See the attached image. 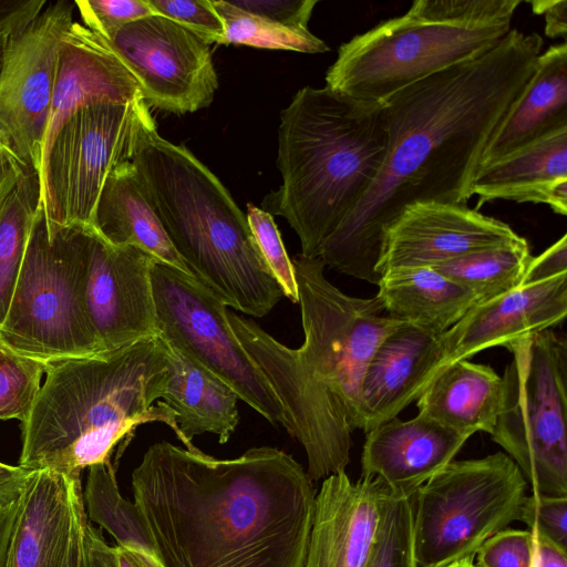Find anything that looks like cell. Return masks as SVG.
<instances>
[{"instance_id":"obj_44","label":"cell","mask_w":567,"mask_h":567,"mask_svg":"<svg viewBox=\"0 0 567 567\" xmlns=\"http://www.w3.org/2000/svg\"><path fill=\"white\" fill-rule=\"evenodd\" d=\"M535 14L545 17V34L548 38H563L567 35V0H537L530 1Z\"/></svg>"},{"instance_id":"obj_45","label":"cell","mask_w":567,"mask_h":567,"mask_svg":"<svg viewBox=\"0 0 567 567\" xmlns=\"http://www.w3.org/2000/svg\"><path fill=\"white\" fill-rule=\"evenodd\" d=\"M86 567H117L115 547L110 546L100 529L85 524Z\"/></svg>"},{"instance_id":"obj_21","label":"cell","mask_w":567,"mask_h":567,"mask_svg":"<svg viewBox=\"0 0 567 567\" xmlns=\"http://www.w3.org/2000/svg\"><path fill=\"white\" fill-rule=\"evenodd\" d=\"M365 434L361 476L379 478L389 493L406 497L454 461L471 437L420 414L393 417Z\"/></svg>"},{"instance_id":"obj_53","label":"cell","mask_w":567,"mask_h":567,"mask_svg":"<svg viewBox=\"0 0 567 567\" xmlns=\"http://www.w3.org/2000/svg\"><path fill=\"white\" fill-rule=\"evenodd\" d=\"M474 565H475L474 559L466 558V559H462L460 561L453 563L447 567H474Z\"/></svg>"},{"instance_id":"obj_26","label":"cell","mask_w":567,"mask_h":567,"mask_svg":"<svg viewBox=\"0 0 567 567\" xmlns=\"http://www.w3.org/2000/svg\"><path fill=\"white\" fill-rule=\"evenodd\" d=\"M503 380L489 365L467 359L441 367L416 400L419 414L462 434H491L501 409Z\"/></svg>"},{"instance_id":"obj_13","label":"cell","mask_w":567,"mask_h":567,"mask_svg":"<svg viewBox=\"0 0 567 567\" xmlns=\"http://www.w3.org/2000/svg\"><path fill=\"white\" fill-rule=\"evenodd\" d=\"M75 4L47 2L9 41L0 74V146L24 168L40 174L62 39Z\"/></svg>"},{"instance_id":"obj_17","label":"cell","mask_w":567,"mask_h":567,"mask_svg":"<svg viewBox=\"0 0 567 567\" xmlns=\"http://www.w3.org/2000/svg\"><path fill=\"white\" fill-rule=\"evenodd\" d=\"M383 483L331 474L316 495L305 567H367L381 520Z\"/></svg>"},{"instance_id":"obj_9","label":"cell","mask_w":567,"mask_h":567,"mask_svg":"<svg viewBox=\"0 0 567 567\" xmlns=\"http://www.w3.org/2000/svg\"><path fill=\"white\" fill-rule=\"evenodd\" d=\"M501 409L492 440L534 494L567 496V341L551 329L506 348Z\"/></svg>"},{"instance_id":"obj_4","label":"cell","mask_w":567,"mask_h":567,"mask_svg":"<svg viewBox=\"0 0 567 567\" xmlns=\"http://www.w3.org/2000/svg\"><path fill=\"white\" fill-rule=\"evenodd\" d=\"M44 383L21 423L19 465L66 475L110 460L137 425L174 414L159 401L168 378L156 336L87 357L49 362Z\"/></svg>"},{"instance_id":"obj_51","label":"cell","mask_w":567,"mask_h":567,"mask_svg":"<svg viewBox=\"0 0 567 567\" xmlns=\"http://www.w3.org/2000/svg\"><path fill=\"white\" fill-rule=\"evenodd\" d=\"M135 553V551H134ZM144 567H162L156 557H151L141 553H135Z\"/></svg>"},{"instance_id":"obj_40","label":"cell","mask_w":567,"mask_h":567,"mask_svg":"<svg viewBox=\"0 0 567 567\" xmlns=\"http://www.w3.org/2000/svg\"><path fill=\"white\" fill-rule=\"evenodd\" d=\"M235 7L275 22L308 28L317 0H229Z\"/></svg>"},{"instance_id":"obj_39","label":"cell","mask_w":567,"mask_h":567,"mask_svg":"<svg viewBox=\"0 0 567 567\" xmlns=\"http://www.w3.org/2000/svg\"><path fill=\"white\" fill-rule=\"evenodd\" d=\"M474 558L477 567H536L534 535L506 527L489 537Z\"/></svg>"},{"instance_id":"obj_30","label":"cell","mask_w":567,"mask_h":567,"mask_svg":"<svg viewBox=\"0 0 567 567\" xmlns=\"http://www.w3.org/2000/svg\"><path fill=\"white\" fill-rule=\"evenodd\" d=\"M532 258L527 240L520 237L514 243L464 255L432 268L471 290L481 303L523 286Z\"/></svg>"},{"instance_id":"obj_14","label":"cell","mask_w":567,"mask_h":567,"mask_svg":"<svg viewBox=\"0 0 567 567\" xmlns=\"http://www.w3.org/2000/svg\"><path fill=\"white\" fill-rule=\"evenodd\" d=\"M138 83L147 106L175 114L208 107L218 89L210 44L154 14L104 38Z\"/></svg>"},{"instance_id":"obj_36","label":"cell","mask_w":567,"mask_h":567,"mask_svg":"<svg viewBox=\"0 0 567 567\" xmlns=\"http://www.w3.org/2000/svg\"><path fill=\"white\" fill-rule=\"evenodd\" d=\"M82 24L105 38L127 23L157 14L147 0H78Z\"/></svg>"},{"instance_id":"obj_22","label":"cell","mask_w":567,"mask_h":567,"mask_svg":"<svg viewBox=\"0 0 567 567\" xmlns=\"http://www.w3.org/2000/svg\"><path fill=\"white\" fill-rule=\"evenodd\" d=\"M81 474L34 471L19 502L3 567H63L80 508Z\"/></svg>"},{"instance_id":"obj_33","label":"cell","mask_w":567,"mask_h":567,"mask_svg":"<svg viewBox=\"0 0 567 567\" xmlns=\"http://www.w3.org/2000/svg\"><path fill=\"white\" fill-rule=\"evenodd\" d=\"M367 567H417L412 496H395L385 487L378 536Z\"/></svg>"},{"instance_id":"obj_38","label":"cell","mask_w":567,"mask_h":567,"mask_svg":"<svg viewBox=\"0 0 567 567\" xmlns=\"http://www.w3.org/2000/svg\"><path fill=\"white\" fill-rule=\"evenodd\" d=\"M518 520L525 523L533 535L567 550V496L526 495Z\"/></svg>"},{"instance_id":"obj_49","label":"cell","mask_w":567,"mask_h":567,"mask_svg":"<svg viewBox=\"0 0 567 567\" xmlns=\"http://www.w3.org/2000/svg\"><path fill=\"white\" fill-rule=\"evenodd\" d=\"M24 168L17 164H11L7 168L0 172V214L6 206L9 197L16 188L21 174Z\"/></svg>"},{"instance_id":"obj_27","label":"cell","mask_w":567,"mask_h":567,"mask_svg":"<svg viewBox=\"0 0 567 567\" xmlns=\"http://www.w3.org/2000/svg\"><path fill=\"white\" fill-rule=\"evenodd\" d=\"M95 231L116 246H132L192 276L152 206L132 161L109 175L95 214ZM193 277V276H192Z\"/></svg>"},{"instance_id":"obj_29","label":"cell","mask_w":567,"mask_h":567,"mask_svg":"<svg viewBox=\"0 0 567 567\" xmlns=\"http://www.w3.org/2000/svg\"><path fill=\"white\" fill-rule=\"evenodd\" d=\"M82 494L89 520L111 534L117 546L156 557L155 545L141 511L120 494L111 460L89 467Z\"/></svg>"},{"instance_id":"obj_10","label":"cell","mask_w":567,"mask_h":567,"mask_svg":"<svg viewBox=\"0 0 567 567\" xmlns=\"http://www.w3.org/2000/svg\"><path fill=\"white\" fill-rule=\"evenodd\" d=\"M527 486L503 452L449 463L412 496L417 567L474 559L489 537L518 520Z\"/></svg>"},{"instance_id":"obj_24","label":"cell","mask_w":567,"mask_h":567,"mask_svg":"<svg viewBox=\"0 0 567 567\" xmlns=\"http://www.w3.org/2000/svg\"><path fill=\"white\" fill-rule=\"evenodd\" d=\"M567 127V43L542 52L534 73L491 134L480 166Z\"/></svg>"},{"instance_id":"obj_41","label":"cell","mask_w":567,"mask_h":567,"mask_svg":"<svg viewBox=\"0 0 567 567\" xmlns=\"http://www.w3.org/2000/svg\"><path fill=\"white\" fill-rule=\"evenodd\" d=\"M563 274H567L566 234L543 254L532 258L523 285L545 281Z\"/></svg>"},{"instance_id":"obj_52","label":"cell","mask_w":567,"mask_h":567,"mask_svg":"<svg viewBox=\"0 0 567 567\" xmlns=\"http://www.w3.org/2000/svg\"><path fill=\"white\" fill-rule=\"evenodd\" d=\"M11 164L17 163L12 159L9 153L2 146H0V172L10 166Z\"/></svg>"},{"instance_id":"obj_50","label":"cell","mask_w":567,"mask_h":567,"mask_svg":"<svg viewBox=\"0 0 567 567\" xmlns=\"http://www.w3.org/2000/svg\"><path fill=\"white\" fill-rule=\"evenodd\" d=\"M115 553L117 567H144L134 551L116 545Z\"/></svg>"},{"instance_id":"obj_6","label":"cell","mask_w":567,"mask_h":567,"mask_svg":"<svg viewBox=\"0 0 567 567\" xmlns=\"http://www.w3.org/2000/svg\"><path fill=\"white\" fill-rule=\"evenodd\" d=\"M174 249L192 276L227 307L265 317L285 297L264 261L246 214L186 146L144 127L132 158Z\"/></svg>"},{"instance_id":"obj_42","label":"cell","mask_w":567,"mask_h":567,"mask_svg":"<svg viewBox=\"0 0 567 567\" xmlns=\"http://www.w3.org/2000/svg\"><path fill=\"white\" fill-rule=\"evenodd\" d=\"M47 2L45 0L16 1L11 8L0 13V74L10 39L33 20Z\"/></svg>"},{"instance_id":"obj_32","label":"cell","mask_w":567,"mask_h":567,"mask_svg":"<svg viewBox=\"0 0 567 567\" xmlns=\"http://www.w3.org/2000/svg\"><path fill=\"white\" fill-rule=\"evenodd\" d=\"M213 6L225 27V37L220 44L309 54L324 53L330 50L327 43L311 33L308 28L285 25L265 19L235 7L229 0H214Z\"/></svg>"},{"instance_id":"obj_16","label":"cell","mask_w":567,"mask_h":567,"mask_svg":"<svg viewBox=\"0 0 567 567\" xmlns=\"http://www.w3.org/2000/svg\"><path fill=\"white\" fill-rule=\"evenodd\" d=\"M509 225L466 205L416 202L386 228L377 272L433 267L520 239Z\"/></svg>"},{"instance_id":"obj_1","label":"cell","mask_w":567,"mask_h":567,"mask_svg":"<svg viewBox=\"0 0 567 567\" xmlns=\"http://www.w3.org/2000/svg\"><path fill=\"white\" fill-rule=\"evenodd\" d=\"M536 33L512 29L485 54L435 73L381 103L386 154L357 207L327 238L319 258L378 285L383 235L416 202L466 205L486 143L535 71Z\"/></svg>"},{"instance_id":"obj_25","label":"cell","mask_w":567,"mask_h":567,"mask_svg":"<svg viewBox=\"0 0 567 567\" xmlns=\"http://www.w3.org/2000/svg\"><path fill=\"white\" fill-rule=\"evenodd\" d=\"M161 340L168 378L159 401L174 414L173 431L188 450L195 449L192 440L204 433L226 443L239 423L238 395L215 374Z\"/></svg>"},{"instance_id":"obj_47","label":"cell","mask_w":567,"mask_h":567,"mask_svg":"<svg viewBox=\"0 0 567 567\" xmlns=\"http://www.w3.org/2000/svg\"><path fill=\"white\" fill-rule=\"evenodd\" d=\"M534 539L536 567H567V550L535 535Z\"/></svg>"},{"instance_id":"obj_54","label":"cell","mask_w":567,"mask_h":567,"mask_svg":"<svg viewBox=\"0 0 567 567\" xmlns=\"http://www.w3.org/2000/svg\"><path fill=\"white\" fill-rule=\"evenodd\" d=\"M474 567H477V566L474 565Z\"/></svg>"},{"instance_id":"obj_37","label":"cell","mask_w":567,"mask_h":567,"mask_svg":"<svg viewBox=\"0 0 567 567\" xmlns=\"http://www.w3.org/2000/svg\"><path fill=\"white\" fill-rule=\"evenodd\" d=\"M153 10L199 35L209 44L225 37L221 18L212 0H147Z\"/></svg>"},{"instance_id":"obj_18","label":"cell","mask_w":567,"mask_h":567,"mask_svg":"<svg viewBox=\"0 0 567 567\" xmlns=\"http://www.w3.org/2000/svg\"><path fill=\"white\" fill-rule=\"evenodd\" d=\"M566 315L567 274L523 285L495 299L475 305L457 323L441 334L443 365L468 359L487 348H507L518 339L558 326Z\"/></svg>"},{"instance_id":"obj_46","label":"cell","mask_w":567,"mask_h":567,"mask_svg":"<svg viewBox=\"0 0 567 567\" xmlns=\"http://www.w3.org/2000/svg\"><path fill=\"white\" fill-rule=\"evenodd\" d=\"M87 516L84 505L80 508L73 535L63 567H86L85 524Z\"/></svg>"},{"instance_id":"obj_20","label":"cell","mask_w":567,"mask_h":567,"mask_svg":"<svg viewBox=\"0 0 567 567\" xmlns=\"http://www.w3.org/2000/svg\"><path fill=\"white\" fill-rule=\"evenodd\" d=\"M443 365L441 334L402 322L377 347L361 386L360 430L370 432L416 401Z\"/></svg>"},{"instance_id":"obj_2","label":"cell","mask_w":567,"mask_h":567,"mask_svg":"<svg viewBox=\"0 0 567 567\" xmlns=\"http://www.w3.org/2000/svg\"><path fill=\"white\" fill-rule=\"evenodd\" d=\"M132 489L162 567H305L316 488L281 450L221 460L157 442Z\"/></svg>"},{"instance_id":"obj_15","label":"cell","mask_w":567,"mask_h":567,"mask_svg":"<svg viewBox=\"0 0 567 567\" xmlns=\"http://www.w3.org/2000/svg\"><path fill=\"white\" fill-rule=\"evenodd\" d=\"M155 259L86 230L85 310L99 352L157 336L151 269Z\"/></svg>"},{"instance_id":"obj_28","label":"cell","mask_w":567,"mask_h":567,"mask_svg":"<svg viewBox=\"0 0 567 567\" xmlns=\"http://www.w3.org/2000/svg\"><path fill=\"white\" fill-rule=\"evenodd\" d=\"M375 297L384 311L442 334L478 303L476 296L432 267L402 269L381 277Z\"/></svg>"},{"instance_id":"obj_3","label":"cell","mask_w":567,"mask_h":567,"mask_svg":"<svg viewBox=\"0 0 567 567\" xmlns=\"http://www.w3.org/2000/svg\"><path fill=\"white\" fill-rule=\"evenodd\" d=\"M292 264L305 334L300 348L286 347L233 311L227 317L282 404L313 482L344 472L349 464L351 435L361 426L367 365L380 342L403 321L389 316L377 297H352L333 286L319 257L299 254Z\"/></svg>"},{"instance_id":"obj_19","label":"cell","mask_w":567,"mask_h":567,"mask_svg":"<svg viewBox=\"0 0 567 567\" xmlns=\"http://www.w3.org/2000/svg\"><path fill=\"white\" fill-rule=\"evenodd\" d=\"M140 97L137 81L107 41L74 20L58 53L42 159L59 130L79 110L101 103L125 104Z\"/></svg>"},{"instance_id":"obj_23","label":"cell","mask_w":567,"mask_h":567,"mask_svg":"<svg viewBox=\"0 0 567 567\" xmlns=\"http://www.w3.org/2000/svg\"><path fill=\"white\" fill-rule=\"evenodd\" d=\"M472 195L484 203L505 199L548 205L567 214V127L554 131L506 156L478 167Z\"/></svg>"},{"instance_id":"obj_34","label":"cell","mask_w":567,"mask_h":567,"mask_svg":"<svg viewBox=\"0 0 567 567\" xmlns=\"http://www.w3.org/2000/svg\"><path fill=\"white\" fill-rule=\"evenodd\" d=\"M48 363L24 357L0 343V420L28 417Z\"/></svg>"},{"instance_id":"obj_12","label":"cell","mask_w":567,"mask_h":567,"mask_svg":"<svg viewBox=\"0 0 567 567\" xmlns=\"http://www.w3.org/2000/svg\"><path fill=\"white\" fill-rule=\"evenodd\" d=\"M157 337L229 385L275 426L291 422L256 362L236 337L227 306L198 280L169 265L151 269Z\"/></svg>"},{"instance_id":"obj_7","label":"cell","mask_w":567,"mask_h":567,"mask_svg":"<svg viewBox=\"0 0 567 567\" xmlns=\"http://www.w3.org/2000/svg\"><path fill=\"white\" fill-rule=\"evenodd\" d=\"M520 0H417L342 43L326 86L380 104L435 73L474 60L512 30Z\"/></svg>"},{"instance_id":"obj_35","label":"cell","mask_w":567,"mask_h":567,"mask_svg":"<svg viewBox=\"0 0 567 567\" xmlns=\"http://www.w3.org/2000/svg\"><path fill=\"white\" fill-rule=\"evenodd\" d=\"M246 217L261 257L284 296L293 303H298L299 291L293 264L286 251L272 215L248 203Z\"/></svg>"},{"instance_id":"obj_11","label":"cell","mask_w":567,"mask_h":567,"mask_svg":"<svg viewBox=\"0 0 567 567\" xmlns=\"http://www.w3.org/2000/svg\"><path fill=\"white\" fill-rule=\"evenodd\" d=\"M143 97L75 112L45 152L39 174L47 228L94 229L104 184L132 161L145 126L154 122Z\"/></svg>"},{"instance_id":"obj_43","label":"cell","mask_w":567,"mask_h":567,"mask_svg":"<svg viewBox=\"0 0 567 567\" xmlns=\"http://www.w3.org/2000/svg\"><path fill=\"white\" fill-rule=\"evenodd\" d=\"M33 472L0 462V509L11 508L19 503Z\"/></svg>"},{"instance_id":"obj_31","label":"cell","mask_w":567,"mask_h":567,"mask_svg":"<svg viewBox=\"0 0 567 567\" xmlns=\"http://www.w3.org/2000/svg\"><path fill=\"white\" fill-rule=\"evenodd\" d=\"M41 205L39 175L24 169L0 214V327L3 323Z\"/></svg>"},{"instance_id":"obj_5","label":"cell","mask_w":567,"mask_h":567,"mask_svg":"<svg viewBox=\"0 0 567 567\" xmlns=\"http://www.w3.org/2000/svg\"><path fill=\"white\" fill-rule=\"evenodd\" d=\"M388 146L382 106L327 86L300 89L280 112L279 189L262 209L296 231L301 255L317 258L327 238L375 181Z\"/></svg>"},{"instance_id":"obj_8","label":"cell","mask_w":567,"mask_h":567,"mask_svg":"<svg viewBox=\"0 0 567 567\" xmlns=\"http://www.w3.org/2000/svg\"><path fill=\"white\" fill-rule=\"evenodd\" d=\"M86 230L33 223L0 343L45 363L99 352L85 310Z\"/></svg>"},{"instance_id":"obj_48","label":"cell","mask_w":567,"mask_h":567,"mask_svg":"<svg viewBox=\"0 0 567 567\" xmlns=\"http://www.w3.org/2000/svg\"><path fill=\"white\" fill-rule=\"evenodd\" d=\"M20 502V501H19ZM19 503L8 509H0V567H3Z\"/></svg>"}]
</instances>
